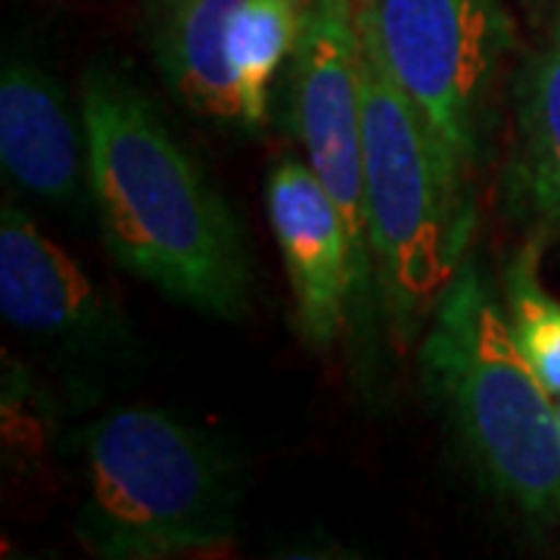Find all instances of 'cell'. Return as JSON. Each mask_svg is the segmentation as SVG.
Wrapping results in <instances>:
<instances>
[{
	"label": "cell",
	"instance_id": "4",
	"mask_svg": "<svg viewBox=\"0 0 560 560\" xmlns=\"http://www.w3.org/2000/svg\"><path fill=\"white\" fill-rule=\"evenodd\" d=\"M361 25V22H359ZM364 200L381 315L399 346L430 324L458 275L474 209L445 153L361 28Z\"/></svg>",
	"mask_w": 560,
	"mask_h": 560
},
{
	"label": "cell",
	"instance_id": "9",
	"mask_svg": "<svg viewBox=\"0 0 560 560\" xmlns=\"http://www.w3.org/2000/svg\"><path fill=\"white\" fill-rule=\"evenodd\" d=\"M268 221L293 287L296 327L312 352H327L349 327L371 334L377 296L361 280L342 212L312 165L287 156L265 184Z\"/></svg>",
	"mask_w": 560,
	"mask_h": 560
},
{
	"label": "cell",
	"instance_id": "5",
	"mask_svg": "<svg viewBox=\"0 0 560 560\" xmlns=\"http://www.w3.org/2000/svg\"><path fill=\"white\" fill-rule=\"evenodd\" d=\"M359 22L401 94L467 175L482 160L511 20L501 0H359Z\"/></svg>",
	"mask_w": 560,
	"mask_h": 560
},
{
	"label": "cell",
	"instance_id": "3",
	"mask_svg": "<svg viewBox=\"0 0 560 560\" xmlns=\"http://www.w3.org/2000/svg\"><path fill=\"white\" fill-rule=\"evenodd\" d=\"M81 545L109 560L212 555L237 536L241 467L165 408L119 405L75 430Z\"/></svg>",
	"mask_w": 560,
	"mask_h": 560
},
{
	"label": "cell",
	"instance_id": "10",
	"mask_svg": "<svg viewBox=\"0 0 560 560\" xmlns=\"http://www.w3.org/2000/svg\"><path fill=\"white\" fill-rule=\"evenodd\" d=\"M0 165L7 180L44 206L94 212L81 106L38 60L7 54L0 69Z\"/></svg>",
	"mask_w": 560,
	"mask_h": 560
},
{
	"label": "cell",
	"instance_id": "2",
	"mask_svg": "<svg viewBox=\"0 0 560 560\" xmlns=\"http://www.w3.org/2000/svg\"><path fill=\"white\" fill-rule=\"evenodd\" d=\"M418 359L423 389L477 486L533 533H558V405L477 259L460 261L445 287Z\"/></svg>",
	"mask_w": 560,
	"mask_h": 560
},
{
	"label": "cell",
	"instance_id": "12",
	"mask_svg": "<svg viewBox=\"0 0 560 560\" xmlns=\"http://www.w3.org/2000/svg\"><path fill=\"white\" fill-rule=\"evenodd\" d=\"M504 312L536 377L560 399V302L541 287L536 246H523L504 268Z\"/></svg>",
	"mask_w": 560,
	"mask_h": 560
},
{
	"label": "cell",
	"instance_id": "1",
	"mask_svg": "<svg viewBox=\"0 0 560 560\" xmlns=\"http://www.w3.org/2000/svg\"><path fill=\"white\" fill-rule=\"evenodd\" d=\"M88 180L109 256L165 300L241 318L253 265L246 234L156 103L113 66L81 79Z\"/></svg>",
	"mask_w": 560,
	"mask_h": 560
},
{
	"label": "cell",
	"instance_id": "11",
	"mask_svg": "<svg viewBox=\"0 0 560 560\" xmlns=\"http://www.w3.org/2000/svg\"><path fill=\"white\" fill-rule=\"evenodd\" d=\"M521 172L545 219L560 224V7L517 88Z\"/></svg>",
	"mask_w": 560,
	"mask_h": 560
},
{
	"label": "cell",
	"instance_id": "7",
	"mask_svg": "<svg viewBox=\"0 0 560 560\" xmlns=\"http://www.w3.org/2000/svg\"><path fill=\"white\" fill-rule=\"evenodd\" d=\"M287 88L290 128L315 178L342 212L361 280L377 296L364 200L359 0H305Z\"/></svg>",
	"mask_w": 560,
	"mask_h": 560
},
{
	"label": "cell",
	"instance_id": "6",
	"mask_svg": "<svg viewBox=\"0 0 560 560\" xmlns=\"http://www.w3.org/2000/svg\"><path fill=\"white\" fill-rule=\"evenodd\" d=\"M305 0H143V38L162 81L190 113L231 131L268 121Z\"/></svg>",
	"mask_w": 560,
	"mask_h": 560
},
{
	"label": "cell",
	"instance_id": "13",
	"mask_svg": "<svg viewBox=\"0 0 560 560\" xmlns=\"http://www.w3.org/2000/svg\"><path fill=\"white\" fill-rule=\"evenodd\" d=\"M558 430H560V401H558Z\"/></svg>",
	"mask_w": 560,
	"mask_h": 560
},
{
	"label": "cell",
	"instance_id": "8",
	"mask_svg": "<svg viewBox=\"0 0 560 560\" xmlns=\"http://www.w3.org/2000/svg\"><path fill=\"white\" fill-rule=\"evenodd\" d=\"M0 312L50 349L135 361L140 340L119 300L16 202L0 209Z\"/></svg>",
	"mask_w": 560,
	"mask_h": 560
}]
</instances>
